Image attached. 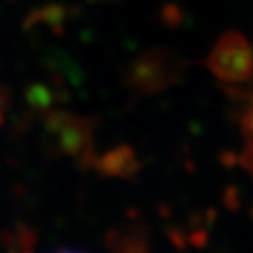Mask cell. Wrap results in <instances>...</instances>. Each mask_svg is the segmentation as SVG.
<instances>
[{
	"instance_id": "1",
	"label": "cell",
	"mask_w": 253,
	"mask_h": 253,
	"mask_svg": "<svg viewBox=\"0 0 253 253\" xmlns=\"http://www.w3.org/2000/svg\"><path fill=\"white\" fill-rule=\"evenodd\" d=\"M58 253H79V252H58Z\"/></svg>"
}]
</instances>
